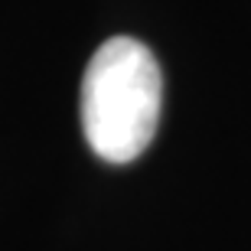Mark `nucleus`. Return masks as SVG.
Listing matches in <instances>:
<instances>
[{
	"label": "nucleus",
	"instance_id": "f257e3e1",
	"mask_svg": "<svg viewBox=\"0 0 251 251\" xmlns=\"http://www.w3.org/2000/svg\"><path fill=\"white\" fill-rule=\"evenodd\" d=\"M163 75L144 43L114 36L95 49L82 78V130L108 163H130L160 124Z\"/></svg>",
	"mask_w": 251,
	"mask_h": 251
}]
</instances>
